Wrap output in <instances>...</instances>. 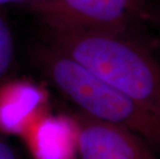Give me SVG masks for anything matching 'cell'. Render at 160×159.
Returning a JSON list of instances; mask_svg holds the SVG:
<instances>
[{"instance_id": "6da1fadb", "label": "cell", "mask_w": 160, "mask_h": 159, "mask_svg": "<svg viewBox=\"0 0 160 159\" xmlns=\"http://www.w3.org/2000/svg\"><path fill=\"white\" fill-rule=\"evenodd\" d=\"M51 46L122 93L160 113V61L138 32L49 31Z\"/></svg>"}, {"instance_id": "7a4b0ae2", "label": "cell", "mask_w": 160, "mask_h": 159, "mask_svg": "<svg viewBox=\"0 0 160 159\" xmlns=\"http://www.w3.org/2000/svg\"><path fill=\"white\" fill-rule=\"evenodd\" d=\"M42 59L52 82L84 114L126 128L160 154L159 112L104 83L52 46L43 51Z\"/></svg>"}, {"instance_id": "3957f363", "label": "cell", "mask_w": 160, "mask_h": 159, "mask_svg": "<svg viewBox=\"0 0 160 159\" xmlns=\"http://www.w3.org/2000/svg\"><path fill=\"white\" fill-rule=\"evenodd\" d=\"M152 0H36L27 4L49 31L138 32Z\"/></svg>"}, {"instance_id": "277c9868", "label": "cell", "mask_w": 160, "mask_h": 159, "mask_svg": "<svg viewBox=\"0 0 160 159\" xmlns=\"http://www.w3.org/2000/svg\"><path fill=\"white\" fill-rule=\"evenodd\" d=\"M77 122L80 159H158L142 138L126 128L96 120L84 113Z\"/></svg>"}, {"instance_id": "5b68a950", "label": "cell", "mask_w": 160, "mask_h": 159, "mask_svg": "<svg viewBox=\"0 0 160 159\" xmlns=\"http://www.w3.org/2000/svg\"><path fill=\"white\" fill-rule=\"evenodd\" d=\"M34 159H77L79 127L77 120L66 116L42 114L26 133Z\"/></svg>"}, {"instance_id": "8992f818", "label": "cell", "mask_w": 160, "mask_h": 159, "mask_svg": "<svg viewBox=\"0 0 160 159\" xmlns=\"http://www.w3.org/2000/svg\"><path fill=\"white\" fill-rule=\"evenodd\" d=\"M46 95L30 83L15 82L0 89V130L23 135L45 114Z\"/></svg>"}, {"instance_id": "52a82bcc", "label": "cell", "mask_w": 160, "mask_h": 159, "mask_svg": "<svg viewBox=\"0 0 160 159\" xmlns=\"http://www.w3.org/2000/svg\"><path fill=\"white\" fill-rule=\"evenodd\" d=\"M12 34L4 17L0 12V80L5 76L13 59Z\"/></svg>"}, {"instance_id": "ba28073f", "label": "cell", "mask_w": 160, "mask_h": 159, "mask_svg": "<svg viewBox=\"0 0 160 159\" xmlns=\"http://www.w3.org/2000/svg\"><path fill=\"white\" fill-rule=\"evenodd\" d=\"M145 24L151 26L160 35V0H152L146 12Z\"/></svg>"}, {"instance_id": "9c48e42d", "label": "cell", "mask_w": 160, "mask_h": 159, "mask_svg": "<svg viewBox=\"0 0 160 159\" xmlns=\"http://www.w3.org/2000/svg\"><path fill=\"white\" fill-rule=\"evenodd\" d=\"M0 159H17L12 148L2 141H0Z\"/></svg>"}, {"instance_id": "30bf717a", "label": "cell", "mask_w": 160, "mask_h": 159, "mask_svg": "<svg viewBox=\"0 0 160 159\" xmlns=\"http://www.w3.org/2000/svg\"><path fill=\"white\" fill-rule=\"evenodd\" d=\"M36 0H0V6L6 4H12V3H24V4H29Z\"/></svg>"}]
</instances>
